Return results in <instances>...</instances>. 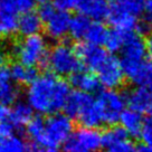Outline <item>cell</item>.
Here are the masks:
<instances>
[{
	"mask_svg": "<svg viewBox=\"0 0 152 152\" xmlns=\"http://www.w3.org/2000/svg\"><path fill=\"white\" fill-rule=\"evenodd\" d=\"M72 87L69 82L58 78L53 72H47L29 84L26 100L37 114L49 115L64 109Z\"/></svg>",
	"mask_w": 152,
	"mask_h": 152,
	"instance_id": "1",
	"label": "cell"
},
{
	"mask_svg": "<svg viewBox=\"0 0 152 152\" xmlns=\"http://www.w3.org/2000/svg\"><path fill=\"white\" fill-rule=\"evenodd\" d=\"M144 5L145 0H112L106 19L113 28L137 30L138 18L144 12Z\"/></svg>",
	"mask_w": 152,
	"mask_h": 152,
	"instance_id": "2",
	"label": "cell"
},
{
	"mask_svg": "<svg viewBox=\"0 0 152 152\" xmlns=\"http://www.w3.org/2000/svg\"><path fill=\"white\" fill-rule=\"evenodd\" d=\"M11 53L18 62L27 66H47L49 53L47 39L40 34L23 37V39L12 45Z\"/></svg>",
	"mask_w": 152,
	"mask_h": 152,
	"instance_id": "3",
	"label": "cell"
},
{
	"mask_svg": "<svg viewBox=\"0 0 152 152\" xmlns=\"http://www.w3.org/2000/svg\"><path fill=\"white\" fill-rule=\"evenodd\" d=\"M148 55L147 42H144L142 35L137 30L129 31L124 46L121 50V63L124 73L129 80H131L135 73L145 63Z\"/></svg>",
	"mask_w": 152,
	"mask_h": 152,
	"instance_id": "4",
	"label": "cell"
},
{
	"mask_svg": "<svg viewBox=\"0 0 152 152\" xmlns=\"http://www.w3.org/2000/svg\"><path fill=\"white\" fill-rule=\"evenodd\" d=\"M46 67L57 76L64 77L83 69V64L75 48L66 43H58L48 53Z\"/></svg>",
	"mask_w": 152,
	"mask_h": 152,
	"instance_id": "5",
	"label": "cell"
},
{
	"mask_svg": "<svg viewBox=\"0 0 152 152\" xmlns=\"http://www.w3.org/2000/svg\"><path fill=\"white\" fill-rule=\"evenodd\" d=\"M65 112L49 114L45 123V134L42 144L48 147H62L74 131V122Z\"/></svg>",
	"mask_w": 152,
	"mask_h": 152,
	"instance_id": "6",
	"label": "cell"
},
{
	"mask_svg": "<svg viewBox=\"0 0 152 152\" xmlns=\"http://www.w3.org/2000/svg\"><path fill=\"white\" fill-rule=\"evenodd\" d=\"M95 100L101 110L104 124L113 125L120 122V118L128 104L126 95L116 88H105L99 92Z\"/></svg>",
	"mask_w": 152,
	"mask_h": 152,
	"instance_id": "7",
	"label": "cell"
},
{
	"mask_svg": "<svg viewBox=\"0 0 152 152\" xmlns=\"http://www.w3.org/2000/svg\"><path fill=\"white\" fill-rule=\"evenodd\" d=\"M75 52L81 59L83 67L88 71L96 73L103 63L109 57V50L102 48L100 45H94L88 42H78L76 44Z\"/></svg>",
	"mask_w": 152,
	"mask_h": 152,
	"instance_id": "8",
	"label": "cell"
},
{
	"mask_svg": "<svg viewBox=\"0 0 152 152\" xmlns=\"http://www.w3.org/2000/svg\"><path fill=\"white\" fill-rule=\"evenodd\" d=\"M101 85L105 88H118L123 84L125 73L121 59L114 55H109L103 65L96 72Z\"/></svg>",
	"mask_w": 152,
	"mask_h": 152,
	"instance_id": "9",
	"label": "cell"
},
{
	"mask_svg": "<svg viewBox=\"0 0 152 152\" xmlns=\"http://www.w3.org/2000/svg\"><path fill=\"white\" fill-rule=\"evenodd\" d=\"M17 15L15 0H0V38H10L18 33Z\"/></svg>",
	"mask_w": 152,
	"mask_h": 152,
	"instance_id": "10",
	"label": "cell"
},
{
	"mask_svg": "<svg viewBox=\"0 0 152 152\" xmlns=\"http://www.w3.org/2000/svg\"><path fill=\"white\" fill-rule=\"evenodd\" d=\"M72 16L68 11L57 10L50 18L45 21L46 36L52 40L61 42L69 35Z\"/></svg>",
	"mask_w": 152,
	"mask_h": 152,
	"instance_id": "11",
	"label": "cell"
},
{
	"mask_svg": "<svg viewBox=\"0 0 152 152\" xmlns=\"http://www.w3.org/2000/svg\"><path fill=\"white\" fill-rule=\"evenodd\" d=\"M129 106L141 113L152 111V92L147 86H137L126 94Z\"/></svg>",
	"mask_w": 152,
	"mask_h": 152,
	"instance_id": "12",
	"label": "cell"
},
{
	"mask_svg": "<svg viewBox=\"0 0 152 152\" xmlns=\"http://www.w3.org/2000/svg\"><path fill=\"white\" fill-rule=\"evenodd\" d=\"M69 83L76 90L83 91L86 93H95L100 90V80L97 75L95 76L93 72L91 71H81L76 72L69 76Z\"/></svg>",
	"mask_w": 152,
	"mask_h": 152,
	"instance_id": "13",
	"label": "cell"
},
{
	"mask_svg": "<svg viewBox=\"0 0 152 152\" xmlns=\"http://www.w3.org/2000/svg\"><path fill=\"white\" fill-rule=\"evenodd\" d=\"M92 101H94V97L91 93H86L75 88L71 92L63 111L67 115H69L72 119H77V116L83 111V109L86 105L90 104Z\"/></svg>",
	"mask_w": 152,
	"mask_h": 152,
	"instance_id": "14",
	"label": "cell"
},
{
	"mask_svg": "<svg viewBox=\"0 0 152 152\" xmlns=\"http://www.w3.org/2000/svg\"><path fill=\"white\" fill-rule=\"evenodd\" d=\"M35 110L28 103V101H17L10 107L9 121L17 130L26 128L29 121L34 118Z\"/></svg>",
	"mask_w": 152,
	"mask_h": 152,
	"instance_id": "15",
	"label": "cell"
},
{
	"mask_svg": "<svg viewBox=\"0 0 152 152\" xmlns=\"http://www.w3.org/2000/svg\"><path fill=\"white\" fill-rule=\"evenodd\" d=\"M109 7L106 0H77L76 9L93 20H103L107 17Z\"/></svg>",
	"mask_w": 152,
	"mask_h": 152,
	"instance_id": "16",
	"label": "cell"
},
{
	"mask_svg": "<svg viewBox=\"0 0 152 152\" xmlns=\"http://www.w3.org/2000/svg\"><path fill=\"white\" fill-rule=\"evenodd\" d=\"M77 140L92 152H99L103 148V134L96 128L82 126L74 132Z\"/></svg>",
	"mask_w": 152,
	"mask_h": 152,
	"instance_id": "17",
	"label": "cell"
},
{
	"mask_svg": "<svg viewBox=\"0 0 152 152\" xmlns=\"http://www.w3.org/2000/svg\"><path fill=\"white\" fill-rule=\"evenodd\" d=\"M43 19L40 18L38 12H24L18 19V33L23 37L36 35L40 33V30L43 29Z\"/></svg>",
	"mask_w": 152,
	"mask_h": 152,
	"instance_id": "18",
	"label": "cell"
},
{
	"mask_svg": "<svg viewBox=\"0 0 152 152\" xmlns=\"http://www.w3.org/2000/svg\"><path fill=\"white\" fill-rule=\"evenodd\" d=\"M143 113L139 112L137 110L133 109H125L120 118V123L123 126L129 135L131 137H140V133L142 130L144 119H143Z\"/></svg>",
	"mask_w": 152,
	"mask_h": 152,
	"instance_id": "19",
	"label": "cell"
},
{
	"mask_svg": "<svg viewBox=\"0 0 152 152\" xmlns=\"http://www.w3.org/2000/svg\"><path fill=\"white\" fill-rule=\"evenodd\" d=\"M76 120L78 121V123L81 124L82 126H87V128L97 129L102 124H104L101 110L95 99L94 101H92L90 104L86 105L83 109V111L80 113Z\"/></svg>",
	"mask_w": 152,
	"mask_h": 152,
	"instance_id": "20",
	"label": "cell"
},
{
	"mask_svg": "<svg viewBox=\"0 0 152 152\" xmlns=\"http://www.w3.org/2000/svg\"><path fill=\"white\" fill-rule=\"evenodd\" d=\"M10 71H11V76L15 83L21 84V85L31 84L40 75L36 67L27 66L18 61L10 66Z\"/></svg>",
	"mask_w": 152,
	"mask_h": 152,
	"instance_id": "21",
	"label": "cell"
},
{
	"mask_svg": "<svg viewBox=\"0 0 152 152\" xmlns=\"http://www.w3.org/2000/svg\"><path fill=\"white\" fill-rule=\"evenodd\" d=\"M92 25V19L84 14H80L72 17L71 27H69V36L75 40L81 42L85 39L86 34Z\"/></svg>",
	"mask_w": 152,
	"mask_h": 152,
	"instance_id": "22",
	"label": "cell"
},
{
	"mask_svg": "<svg viewBox=\"0 0 152 152\" xmlns=\"http://www.w3.org/2000/svg\"><path fill=\"white\" fill-rule=\"evenodd\" d=\"M109 31L110 30L106 28V26L103 23H101V20L92 21V25L86 34L85 40L91 44L102 46V45H104L105 40L107 38Z\"/></svg>",
	"mask_w": 152,
	"mask_h": 152,
	"instance_id": "23",
	"label": "cell"
},
{
	"mask_svg": "<svg viewBox=\"0 0 152 152\" xmlns=\"http://www.w3.org/2000/svg\"><path fill=\"white\" fill-rule=\"evenodd\" d=\"M45 123H46V119H44L40 114L34 115V118L29 121V123L25 128L28 138L34 141H38L40 143L43 142L44 134H45Z\"/></svg>",
	"mask_w": 152,
	"mask_h": 152,
	"instance_id": "24",
	"label": "cell"
},
{
	"mask_svg": "<svg viewBox=\"0 0 152 152\" xmlns=\"http://www.w3.org/2000/svg\"><path fill=\"white\" fill-rule=\"evenodd\" d=\"M103 134V148H107L113 145L115 143H119L129 139V133L122 125H110L109 129H106Z\"/></svg>",
	"mask_w": 152,
	"mask_h": 152,
	"instance_id": "25",
	"label": "cell"
},
{
	"mask_svg": "<svg viewBox=\"0 0 152 152\" xmlns=\"http://www.w3.org/2000/svg\"><path fill=\"white\" fill-rule=\"evenodd\" d=\"M14 80L0 82V102L11 106L19 99V88Z\"/></svg>",
	"mask_w": 152,
	"mask_h": 152,
	"instance_id": "26",
	"label": "cell"
},
{
	"mask_svg": "<svg viewBox=\"0 0 152 152\" xmlns=\"http://www.w3.org/2000/svg\"><path fill=\"white\" fill-rule=\"evenodd\" d=\"M128 33L129 31H125V30L119 28H113L112 30H110L107 38L104 43L105 48L110 53L121 52L124 46V43H125Z\"/></svg>",
	"mask_w": 152,
	"mask_h": 152,
	"instance_id": "27",
	"label": "cell"
},
{
	"mask_svg": "<svg viewBox=\"0 0 152 152\" xmlns=\"http://www.w3.org/2000/svg\"><path fill=\"white\" fill-rule=\"evenodd\" d=\"M27 142L23 137L12 134L0 143V152H26Z\"/></svg>",
	"mask_w": 152,
	"mask_h": 152,
	"instance_id": "28",
	"label": "cell"
},
{
	"mask_svg": "<svg viewBox=\"0 0 152 152\" xmlns=\"http://www.w3.org/2000/svg\"><path fill=\"white\" fill-rule=\"evenodd\" d=\"M62 152H92V151H91L90 149H87L83 143L80 142L77 140V138L74 135V133H73L62 145Z\"/></svg>",
	"mask_w": 152,
	"mask_h": 152,
	"instance_id": "29",
	"label": "cell"
},
{
	"mask_svg": "<svg viewBox=\"0 0 152 152\" xmlns=\"http://www.w3.org/2000/svg\"><path fill=\"white\" fill-rule=\"evenodd\" d=\"M135 145L133 144V142H131L129 139L121 141L119 143H115L111 147L105 148L104 152H137Z\"/></svg>",
	"mask_w": 152,
	"mask_h": 152,
	"instance_id": "30",
	"label": "cell"
},
{
	"mask_svg": "<svg viewBox=\"0 0 152 152\" xmlns=\"http://www.w3.org/2000/svg\"><path fill=\"white\" fill-rule=\"evenodd\" d=\"M56 11H57V8L55 7L54 4L49 2V0L39 4V7H38V10H37L38 15L40 16V18L43 19L44 23L50 18Z\"/></svg>",
	"mask_w": 152,
	"mask_h": 152,
	"instance_id": "31",
	"label": "cell"
},
{
	"mask_svg": "<svg viewBox=\"0 0 152 152\" xmlns=\"http://www.w3.org/2000/svg\"><path fill=\"white\" fill-rule=\"evenodd\" d=\"M140 137H141L144 144H148V145L152 147V116L144 120Z\"/></svg>",
	"mask_w": 152,
	"mask_h": 152,
	"instance_id": "32",
	"label": "cell"
},
{
	"mask_svg": "<svg viewBox=\"0 0 152 152\" xmlns=\"http://www.w3.org/2000/svg\"><path fill=\"white\" fill-rule=\"evenodd\" d=\"M15 4L18 12L24 14V12L33 11L38 2L37 0H15Z\"/></svg>",
	"mask_w": 152,
	"mask_h": 152,
	"instance_id": "33",
	"label": "cell"
},
{
	"mask_svg": "<svg viewBox=\"0 0 152 152\" xmlns=\"http://www.w3.org/2000/svg\"><path fill=\"white\" fill-rule=\"evenodd\" d=\"M54 5L57 10L63 11H72L77 7V0H54Z\"/></svg>",
	"mask_w": 152,
	"mask_h": 152,
	"instance_id": "34",
	"label": "cell"
},
{
	"mask_svg": "<svg viewBox=\"0 0 152 152\" xmlns=\"http://www.w3.org/2000/svg\"><path fill=\"white\" fill-rule=\"evenodd\" d=\"M142 21H144L148 26L152 28V0H145Z\"/></svg>",
	"mask_w": 152,
	"mask_h": 152,
	"instance_id": "35",
	"label": "cell"
},
{
	"mask_svg": "<svg viewBox=\"0 0 152 152\" xmlns=\"http://www.w3.org/2000/svg\"><path fill=\"white\" fill-rule=\"evenodd\" d=\"M26 152H46V147L38 141L30 140L29 142H27Z\"/></svg>",
	"mask_w": 152,
	"mask_h": 152,
	"instance_id": "36",
	"label": "cell"
},
{
	"mask_svg": "<svg viewBox=\"0 0 152 152\" xmlns=\"http://www.w3.org/2000/svg\"><path fill=\"white\" fill-rule=\"evenodd\" d=\"M10 115V107L8 105L4 104L0 102V123L9 120Z\"/></svg>",
	"mask_w": 152,
	"mask_h": 152,
	"instance_id": "37",
	"label": "cell"
},
{
	"mask_svg": "<svg viewBox=\"0 0 152 152\" xmlns=\"http://www.w3.org/2000/svg\"><path fill=\"white\" fill-rule=\"evenodd\" d=\"M147 49H148V55L152 61V30L148 34L147 38Z\"/></svg>",
	"mask_w": 152,
	"mask_h": 152,
	"instance_id": "38",
	"label": "cell"
},
{
	"mask_svg": "<svg viewBox=\"0 0 152 152\" xmlns=\"http://www.w3.org/2000/svg\"><path fill=\"white\" fill-rule=\"evenodd\" d=\"M5 61H6L5 48L2 46V44L0 43V67L2 66V65H5Z\"/></svg>",
	"mask_w": 152,
	"mask_h": 152,
	"instance_id": "39",
	"label": "cell"
},
{
	"mask_svg": "<svg viewBox=\"0 0 152 152\" xmlns=\"http://www.w3.org/2000/svg\"><path fill=\"white\" fill-rule=\"evenodd\" d=\"M137 152H152V147L148 144H142L137 149Z\"/></svg>",
	"mask_w": 152,
	"mask_h": 152,
	"instance_id": "40",
	"label": "cell"
},
{
	"mask_svg": "<svg viewBox=\"0 0 152 152\" xmlns=\"http://www.w3.org/2000/svg\"><path fill=\"white\" fill-rule=\"evenodd\" d=\"M46 152H61L56 147H48L46 148Z\"/></svg>",
	"mask_w": 152,
	"mask_h": 152,
	"instance_id": "41",
	"label": "cell"
},
{
	"mask_svg": "<svg viewBox=\"0 0 152 152\" xmlns=\"http://www.w3.org/2000/svg\"><path fill=\"white\" fill-rule=\"evenodd\" d=\"M5 139H6V137L4 135V134H2V133H1V131H0V143L2 142V141H4Z\"/></svg>",
	"mask_w": 152,
	"mask_h": 152,
	"instance_id": "42",
	"label": "cell"
},
{
	"mask_svg": "<svg viewBox=\"0 0 152 152\" xmlns=\"http://www.w3.org/2000/svg\"><path fill=\"white\" fill-rule=\"evenodd\" d=\"M45 1H48V0H37L38 4H42V2H45Z\"/></svg>",
	"mask_w": 152,
	"mask_h": 152,
	"instance_id": "43",
	"label": "cell"
},
{
	"mask_svg": "<svg viewBox=\"0 0 152 152\" xmlns=\"http://www.w3.org/2000/svg\"><path fill=\"white\" fill-rule=\"evenodd\" d=\"M106 1H109V0H106ZM110 1H112V0H110Z\"/></svg>",
	"mask_w": 152,
	"mask_h": 152,
	"instance_id": "44",
	"label": "cell"
}]
</instances>
